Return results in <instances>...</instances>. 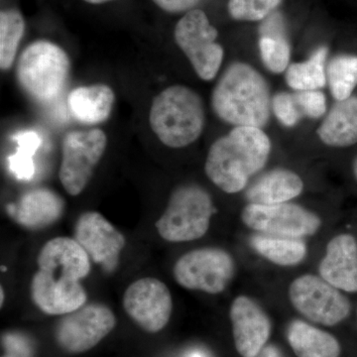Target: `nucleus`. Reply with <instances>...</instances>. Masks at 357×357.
<instances>
[{
  "label": "nucleus",
  "instance_id": "obj_28",
  "mask_svg": "<svg viewBox=\"0 0 357 357\" xmlns=\"http://www.w3.org/2000/svg\"><path fill=\"white\" fill-rule=\"evenodd\" d=\"M259 50L263 64L270 72L280 74L288 69L291 49L287 37L260 36Z\"/></svg>",
  "mask_w": 357,
  "mask_h": 357
},
{
  "label": "nucleus",
  "instance_id": "obj_25",
  "mask_svg": "<svg viewBox=\"0 0 357 357\" xmlns=\"http://www.w3.org/2000/svg\"><path fill=\"white\" fill-rule=\"evenodd\" d=\"M25 31L22 14L16 9H6L0 13V67L8 70L13 67L18 46Z\"/></svg>",
  "mask_w": 357,
  "mask_h": 357
},
{
  "label": "nucleus",
  "instance_id": "obj_20",
  "mask_svg": "<svg viewBox=\"0 0 357 357\" xmlns=\"http://www.w3.org/2000/svg\"><path fill=\"white\" fill-rule=\"evenodd\" d=\"M114 89L103 84L79 86L68 98L73 116L86 124H98L107 121L114 109Z\"/></svg>",
  "mask_w": 357,
  "mask_h": 357
},
{
  "label": "nucleus",
  "instance_id": "obj_12",
  "mask_svg": "<svg viewBox=\"0 0 357 357\" xmlns=\"http://www.w3.org/2000/svg\"><path fill=\"white\" fill-rule=\"evenodd\" d=\"M122 304L126 314L149 333L163 330L173 311L170 290L165 283L153 277L130 284L124 293Z\"/></svg>",
  "mask_w": 357,
  "mask_h": 357
},
{
  "label": "nucleus",
  "instance_id": "obj_16",
  "mask_svg": "<svg viewBox=\"0 0 357 357\" xmlns=\"http://www.w3.org/2000/svg\"><path fill=\"white\" fill-rule=\"evenodd\" d=\"M39 270L56 279L81 281L91 272V258L75 238L56 237L44 244L37 257Z\"/></svg>",
  "mask_w": 357,
  "mask_h": 357
},
{
  "label": "nucleus",
  "instance_id": "obj_21",
  "mask_svg": "<svg viewBox=\"0 0 357 357\" xmlns=\"http://www.w3.org/2000/svg\"><path fill=\"white\" fill-rule=\"evenodd\" d=\"M317 133L328 146L344 148L356 144L357 96L335 103Z\"/></svg>",
  "mask_w": 357,
  "mask_h": 357
},
{
  "label": "nucleus",
  "instance_id": "obj_18",
  "mask_svg": "<svg viewBox=\"0 0 357 357\" xmlns=\"http://www.w3.org/2000/svg\"><path fill=\"white\" fill-rule=\"evenodd\" d=\"M65 204L63 199L49 189H33L22 195L11 215L20 225L32 230L50 227L62 217Z\"/></svg>",
  "mask_w": 357,
  "mask_h": 357
},
{
  "label": "nucleus",
  "instance_id": "obj_3",
  "mask_svg": "<svg viewBox=\"0 0 357 357\" xmlns=\"http://www.w3.org/2000/svg\"><path fill=\"white\" fill-rule=\"evenodd\" d=\"M206 121L201 96L182 84L168 86L155 96L149 112L150 128L164 145L189 146L203 133Z\"/></svg>",
  "mask_w": 357,
  "mask_h": 357
},
{
  "label": "nucleus",
  "instance_id": "obj_6",
  "mask_svg": "<svg viewBox=\"0 0 357 357\" xmlns=\"http://www.w3.org/2000/svg\"><path fill=\"white\" fill-rule=\"evenodd\" d=\"M107 145V134L102 129L75 130L66 134L59 178L70 196H79L86 189Z\"/></svg>",
  "mask_w": 357,
  "mask_h": 357
},
{
  "label": "nucleus",
  "instance_id": "obj_8",
  "mask_svg": "<svg viewBox=\"0 0 357 357\" xmlns=\"http://www.w3.org/2000/svg\"><path fill=\"white\" fill-rule=\"evenodd\" d=\"M173 274L178 285L188 290L220 294L234 278L236 263L223 249H195L178 258Z\"/></svg>",
  "mask_w": 357,
  "mask_h": 357
},
{
  "label": "nucleus",
  "instance_id": "obj_29",
  "mask_svg": "<svg viewBox=\"0 0 357 357\" xmlns=\"http://www.w3.org/2000/svg\"><path fill=\"white\" fill-rule=\"evenodd\" d=\"M282 0H229L230 16L241 21L265 20L278 7Z\"/></svg>",
  "mask_w": 357,
  "mask_h": 357
},
{
  "label": "nucleus",
  "instance_id": "obj_4",
  "mask_svg": "<svg viewBox=\"0 0 357 357\" xmlns=\"http://www.w3.org/2000/svg\"><path fill=\"white\" fill-rule=\"evenodd\" d=\"M70 62L64 49L40 40L26 47L18 59V82L34 100L51 102L62 93L69 77Z\"/></svg>",
  "mask_w": 357,
  "mask_h": 357
},
{
  "label": "nucleus",
  "instance_id": "obj_36",
  "mask_svg": "<svg viewBox=\"0 0 357 357\" xmlns=\"http://www.w3.org/2000/svg\"><path fill=\"white\" fill-rule=\"evenodd\" d=\"M84 1L91 4H102L105 3V2L114 1V0H84Z\"/></svg>",
  "mask_w": 357,
  "mask_h": 357
},
{
  "label": "nucleus",
  "instance_id": "obj_17",
  "mask_svg": "<svg viewBox=\"0 0 357 357\" xmlns=\"http://www.w3.org/2000/svg\"><path fill=\"white\" fill-rule=\"evenodd\" d=\"M321 278L344 292H357V243L351 234L333 237L319 267Z\"/></svg>",
  "mask_w": 357,
  "mask_h": 357
},
{
  "label": "nucleus",
  "instance_id": "obj_32",
  "mask_svg": "<svg viewBox=\"0 0 357 357\" xmlns=\"http://www.w3.org/2000/svg\"><path fill=\"white\" fill-rule=\"evenodd\" d=\"M260 36L286 37L283 17L280 13L270 14L260 26Z\"/></svg>",
  "mask_w": 357,
  "mask_h": 357
},
{
  "label": "nucleus",
  "instance_id": "obj_2",
  "mask_svg": "<svg viewBox=\"0 0 357 357\" xmlns=\"http://www.w3.org/2000/svg\"><path fill=\"white\" fill-rule=\"evenodd\" d=\"M211 102L218 119L236 128H264L271 114L266 79L246 63H234L225 70L213 89Z\"/></svg>",
  "mask_w": 357,
  "mask_h": 357
},
{
  "label": "nucleus",
  "instance_id": "obj_26",
  "mask_svg": "<svg viewBox=\"0 0 357 357\" xmlns=\"http://www.w3.org/2000/svg\"><path fill=\"white\" fill-rule=\"evenodd\" d=\"M326 79L337 102L351 98L357 86V56L333 58L326 68Z\"/></svg>",
  "mask_w": 357,
  "mask_h": 357
},
{
  "label": "nucleus",
  "instance_id": "obj_27",
  "mask_svg": "<svg viewBox=\"0 0 357 357\" xmlns=\"http://www.w3.org/2000/svg\"><path fill=\"white\" fill-rule=\"evenodd\" d=\"M17 152L10 157V169L14 175L21 180H29L34 175L33 155L38 149L41 141L35 132H24L16 136Z\"/></svg>",
  "mask_w": 357,
  "mask_h": 357
},
{
  "label": "nucleus",
  "instance_id": "obj_37",
  "mask_svg": "<svg viewBox=\"0 0 357 357\" xmlns=\"http://www.w3.org/2000/svg\"><path fill=\"white\" fill-rule=\"evenodd\" d=\"M352 170H354V175L357 180V157L354 161V165H352Z\"/></svg>",
  "mask_w": 357,
  "mask_h": 357
},
{
  "label": "nucleus",
  "instance_id": "obj_19",
  "mask_svg": "<svg viewBox=\"0 0 357 357\" xmlns=\"http://www.w3.org/2000/svg\"><path fill=\"white\" fill-rule=\"evenodd\" d=\"M304 190V182L297 173L288 169H274L263 174L246 191L249 204L272 206L288 203Z\"/></svg>",
  "mask_w": 357,
  "mask_h": 357
},
{
  "label": "nucleus",
  "instance_id": "obj_40",
  "mask_svg": "<svg viewBox=\"0 0 357 357\" xmlns=\"http://www.w3.org/2000/svg\"><path fill=\"white\" fill-rule=\"evenodd\" d=\"M6 357H17V356H10V354H9V356H6Z\"/></svg>",
  "mask_w": 357,
  "mask_h": 357
},
{
  "label": "nucleus",
  "instance_id": "obj_11",
  "mask_svg": "<svg viewBox=\"0 0 357 357\" xmlns=\"http://www.w3.org/2000/svg\"><path fill=\"white\" fill-rule=\"evenodd\" d=\"M116 319L105 305L93 303L65 314L56 330L58 344L70 354L88 351L114 330Z\"/></svg>",
  "mask_w": 357,
  "mask_h": 357
},
{
  "label": "nucleus",
  "instance_id": "obj_10",
  "mask_svg": "<svg viewBox=\"0 0 357 357\" xmlns=\"http://www.w3.org/2000/svg\"><path fill=\"white\" fill-rule=\"evenodd\" d=\"M241 220L249 229L269 236L302 238L317 234L321 218L296 204L272 206L249 204L241 213Z\"/></svg>",
  "mask_w": 357,
  "mask_h": 357
},
{
  "label": "nucleus",
  "instance_id": "obj_30",
  "mask_svg": "<svg viewBox=\"0 0 357 357\" xmlns=\"http://www.w3.org/2000/svg\"><path fill=\"white\" fill-rule=\"evenodd\" d=\"M272 109L278 121L287 128L295 126L302 117V114L294 98V93H277L272 98Z\"/></svg>",
  "mask_w": 357,
  "mask_h": 357
},
{
  "label": "nucleus",
  "instance_id": "obj_5",
  "mask_svg": "<svg viewBox=\"0 0 357 357\" xmlns=\"http://www.w3.org/2000/svg\"><path fill=\"white\" fill-rule=\"evenodd\" d=\"M213 211V199L206 190L198 185H183L171 194L155 227L169 243L196 241L210 229Z\"/></svg>",
  "mask_w": 357,
  "mask_h": 357
},
{
  "label": "nucleus",
  "instance_id": "obj_33",
  "mask_svg": "<svg viewBox=\"0 0 357 357\" xmlns=\"http://www.w3.org/2000/svg\"><path fill=\"white\" fill-rule=\"evenodd\" d=\"M154 3L167 13L191 11L201 0H153Z\"/></svg>",
  "mask_w": 357,
  "mask_h": 357
},
{
  "label": "nucleus",
  "instance_id": "obj_15",
  "mask_svg": "<svg viewBox=\"0 0 357 357\" xmlns=\"http://www.w3.org/2000/svg\"><path fill=\"white\" fill-rule=\"evenodd\" d=\"M33 302L45 314L65 316L86 305V290L81 281L56 279L42 270L33 276Z\"/></svg>",
  "mask_w": 357,
  "mask_h": 357
},
{
  "label": "nucleus",
  "instance_id": "obj_1",
  "mask_svg": "<svg viewBox=\"0 0 357 357\" xmlns=\"http://www.w3.org/2000/svg\"><path fill=\"white\" fill-rule=\"evenodd\" d=\"M270 152L271 141L261 128L236 126L211 145L204 171L218 189L236 194L262 170Z\"/></svg>",
  "mask_w": 357,
  "mask_h": 357
},
{
  "label": "nucleus",
  "instance_id": "obj_22",
  "mask_svg": "<svg viewBox=\"0 0 357 357\" xmlns=\"http://www.w3.org/2000/svg\"><path fill=\"white\" fill-rule=\"evenodd\" d=\"M288 340L298 357H340V345L331 333L303 321L289 326Z\"/></svg>",
  "mask_w": 357,
  "mask_h": 357
},
{
  "label": "nucleus",
  "instance_id": "obj_34",
  "mask_svg": "<svg viewBox=\"0 0 357 357\" xmlns=\"http://www.w3.org/2000/svg\"><path fill=\"white\" fill-rule=\"evenodd\" d=\"M6 349L10 352V356L17 357H28L30 354V347L24 338L20 335H7L6 340Z\"/></svg>",
  "mask_w": 357,
  "mask_h": 357
},
{
  "label": "nucleus",
  "instance_id": "obj_39",
  "mask_svg": "<svg viewBox=\"0 0 357 357\" xmlns=\"http://www.w3.org/2000/svg\"><path fill=\"white\" fill-rule=\"evenodd\" d=\"M190 357H204V356H202V354H199V352H195V354H192V356H190Z\"/></svg>",
  "mask_w": 357,
  "mask_h": 357
},
{
  "label": "nucleus",
  "instance_id": "obj_38",
  "mask_svg": "<svg viewBox=\"0 0 357 357\" xmlns=\"http://www.w3.org/2000/svg\"><path fill=\"white\" fill-rule=\"evenodd\" d=\"M0 296H1V301H0V304H1V306H2V305H3V302H4V301H3L4 292H3V289H2V288H1V295H0Z\"/></svg>",
  "mask_w": 357,
  "mask_h": 357
},
{
  "label": "nucleus",
  "instance_id": "obj_7",
  "mask_svg": "<svg viewBox=\"0 0 357 357\" xmlns=\"http://www.w3.org/2000/svg\"><path fill=\"white\" fill-rule=\"evenodd\" d=\"M218 35L208 16L199 9L188 11L176 25V43L204 81L215 79L222 67L225 51L215 41Z\"/></svg>",
  "mask_w": 357,
  "mask_h": 357
},
{
  "label": "nucleus",
  "instance_id": "obj_13",
  "mask_svg": "<svg viewBox=\"0 0 357 357\" xmlns=\"http://www.w3.org/2000/svg\"><path fill=\"white\" fill-rule=\"evenodd\" d=\"M74 236L96 264L107 273L116 270L126 248V237L102 213L93 211L82 213L75 225Z\"/></svg>",
  "mask_w": 357,
  "mask_h": 357
},
{
  "label": "nucleus",
  "instance_id": "obj_35",
  "mask_svg": "<svg viewBox=\"0 0 357 357\" xmlns=\"http://www.w3.org/2000/svg\"><path fill=\"white\" fill-rule=\"evenodd\" d=\"M255 357H282V356L276 347L269 345V347H263L262 351Z\"/></svg>",
  "mask_w": 357,
  "mask_h": 357
},
{
  "label": "nucleus",
  "instance_id": "obj_24",
  "mask_svg": "<svg viewBox=\"0 0 357 357\" xmlns=\"http://www.w3.org/2000/svg\"><path fill=\"white\" fill-rule=\"evenodd\" d=\"M328 49H318L306 62L294 63L286 72V82L295 91H314L326 86L325 62Z\"/></svg>",
  "mask_w": 357,
  "mask_h": 357
},
{
  "label": "nucleus",
  "instance_id": "obj_23",
  "mask_svg": "<svg viewBox=\"0 0 357 357\" xmlns=\"http://www.w3.org/2000/svg\"><path fill=\"white\" fill-rule=\"evenodd\" d=\"M251 245L263 257L280 266L299 264L307 255V246L301 238L259 234L251 238Z\"/></svg>",
  "mask_w": 357,
  "mask_h": 357
},
{
  "label": "nucleus",
  "instance_id": "obj_9",
  "mask_svg": "<svg viewBox=\"0 0 357 357\" xmlns=\"http://www.w3.org/2000/svg\"><path fill=\"white\" fill-rule=\"evenodd\" d=\"M289 298L305 318L324 326L337 325L351 312L349 301L340 289L316 275L295 279L289 287Z\"/></svg>",
  "mask_w": 357,
  "mask_h": 357
},
{
  "label": "nucleus",
  "instance_id": "obj_31",
  "mask_svg": "<svg viewBox=\"0 0 357 357\" xmlns=\"http://www.w3.org/2000/svg\"><path fill=\"white\" fill-rule=\"evenodd\" d=\"M294 98H295L302 116H307L309 119H319L326 114V96L319 89L299 91L294 93Z\"/></svg>",
  "mask_w": 357,
  "mask_h": 357
},
{
  "label": "nucleus",
  "instance_id": "obj_14",
  "mask_svg": "<svg viewBox=\"0 0 357 357\" xmlns=\"http://www.w3.org/2000/svg\"><path fill=\"white\" fill-rule=\"evenodd\" d=\"M234 344L243 357H255L266 344L271 324L255 300L239 296L230 307Z\"/></svg>",
  "mask_w": 357,
  "mask_h": 357
}]
</instances>
